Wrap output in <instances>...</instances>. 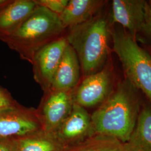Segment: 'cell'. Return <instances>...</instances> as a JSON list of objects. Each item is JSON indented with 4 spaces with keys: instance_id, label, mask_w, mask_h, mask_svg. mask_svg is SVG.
<instances>
[{
    "instance_id": "d6986e66",
    "label": "cell",
    "mask_w": 151,
    "mask_h": 151,
    "mask_svg": "<svg viewBox=\"0 0 151 151\" xmlns=\"http://www.w3.org/2000/svg\"><path fill=\"white\" fill-rule=\"evenodd\" d=\"M16 104L10 93L5 88L0 86V109L14 106Z\"/></svg>"
},
{
    "instance_id": "ac0fdd59",
    "label": "cell",
    "mask_w": 151,
    "mask_h": 151,
    "mask_svg": "<svg viewBox=\"0 0 151 151\" xmlns=\"http://www.w3.org/2000/svg\"><path fill=\"white\" fill-rule=\"evenodd\" d=\"M0 151H19V138L0 137Z\"/></svg>"
},
{
    "instance_id": "ffe728a7",
    "label": "cell",
    "mask_w": 151,
    "mask_h": 151,
    "mask_svg": "<svg viewBox=\"0 0 151 151\" xmlns=\"http://www.w3.org/2000/svg\"><path fill=\"white\" fill-rule=\"evenodd\" d=\"M142 30L151 37V2H146L145 22Z\"/></svg>"
},
{
    "instance_id": "30bf717a",
    "label": "cell",
    "mask_w": 151,
    "mask_h": 151,
    "mask_svg": "<svg viewBox=\"0 0 151 151\" xmlns=\"http://www.w3.org/2000/svg\"><path fill=\"white\" fill-rule=\"evenodd\" d=\"M146 2L143 0H113L112 22L127 29L134 37L143 27Z\"/></svg>"
},
{
    "instance_id": "5bb4252c",
    "label": "cell",
    "mask_w": 151,
    "mask_h": 151,
    "mask_svg": "<svg viewBox=\"0 0 151 151\" xmlns=\"http://www.w3.org/2000/svg\"><path fill=\"white\" fill-rule=\"evenodd\" d=\"M124 146L125 151H151V108L145 107L139 113L134 129Z\"/></svg>"
},
{
    "instance_id": "4fadbf2b",
    "label": "cell",
    "mask_w": 151,
    "mask_h": 151,
    "mask_svg": "<svg viewBox=\"0 0 151 151\" xmlns=\"http://www.w3.org/2000/svg\"><path fill=\"white\" fill-rule=\"evenodd\" d=\"M105 4L101 0H70L60 20L66 29L75 27L96 15Z\"/></svg>"
},
{
    "instance_id": "2e32d148",
    "label": "cell",
    "mask_w": 151,
    "mask_h": 151,
    "mask_svg": "<svg viewBox=\"0 0 151 151\" xmlns=\"http://www.w3.org/2000/svg\"><path fill=\"white\" fill-rule=\"evenodd\" d=\"M65 151H125L124 143L113 137L95 134Z\"/></svg>"
},
{
    "instance_id": "7c38bea8",
    "label": "cell",
    "mask_w": 151,
    "mask_h": 151,
    "mask_svg": "<svg viewBox=\"0 0 151 151\" xmlns=\"http://www.w3.org/2000/svg\"><path fill=\"white\" fill-rule=\"evenodd\" d=\"M37 6L34 0H12L0 14V40L15 32Z\"/></svg>"
},
{
    "instance_id": "8fae6325",
    "label": "cell",
    "mask_w": 151,
    "mask_h": 151,
    "mask_svg": "<svg viewBox=\"0 0 151 151\" xmlns=\"http://www.w3.org/2000/svg\"><path fill=\"white\" fill-rule=\"evenodd\" d=\"M81 70L77 54L68 44L54 73L49 90L73 91L80 82Z\"/></svg>"
},
{
    "instance_id": "44dd1931",
    "label": "cell",
    "mask_w": 151,
    "mask_h": 151,
    "mask_svg": "<svg viewBox=\"0 0 151 151\" xmlns=\"http://www.w3.org/2000/svg\"><path fill=\"white\" fill-rule=\"evenodd\" d=\"M12 0H0V14L9 5Z\"/></svg>"
},
{
    "instance_id": "ba28073f",
    "label": "cell",
    "mask_w": 151,
    "mask_h": 151,
    "mask_svg": "<svg viewBox=\"0 0 151 151\" xmlns=\"http://www.w3.org/2000/svg\"><path fill=\"white\" fill-rule=\"evenodd\" d=\"M68 45L65 35L39 49L33 57L34 78L44 92L50 88L54 73Z\"/></svg>"
},
{
    "instance_id": "9c48e42d",
    "label": "cell",
    "mask_w": 151,
    "mask_h": 151,
    "mask_svg": "<svg viewBox=\"0 0 151 151\" xmlns=\"http://www.w3.org/2000/svg\"><path fill=\"white\" fill-rule=\"evenodd\" d=\"M54 134L66 151L95 134L91 116L85 108L74 103L70 114Z\"/></svg>"
},
{
    "instance_id": "6da1fadb",
    "label": "cell",
    "mask_w": 151,
    "mask_h": 151,
    "mask_svg": "<svg viewBox=\"0 0 151 151\" xmlns=\"http://www.w3.org/2000/svg\"><path fill=\"white\" fill-rule=\"evenodd\" d=\"M139 114L135 87L125 81L91 115L94 133L113 137L125 143L134 129Z\"/></svg>"
},
{
    "instance_id": "5b68a950",
    "label": "cell",
    "mask_w": 151,
    "mask_h": 151,
    "mask_svg": "<svg viewBox=\"0 0 151 151\" xmlns=\"http://www.w3.org/2000/svg\"><path fill=\"white\" fill-rule=\"evenodd\" d=\"M113 91V76L106 68L85 76L72 91L73 103L83 108L101 105Z\"/></svg>"
},
{
    "instance_id": "8992f818",
    "label": "cell",
    "mask_w": 151,
    "mask_h": 151,
    "mask_svg": "<svg viewBox=\"0 0 151 151\" xmlns=\"http://www.w3.org/2000/svg\"><path fill=\"white\" fill-rule=\"evenodd\" d=\"M43 129L38 111L17 103L0 109V137L21 138Z\"/></svg>"
},
{
    "instance_id": "9a60e30c",
    "label": "cell",
    "mask_w": 151,
    "mask_h": 151,
    "mask_svg": "<svg viewBox=\"0 0 151 151\" xmlns=\"http://www.w3.org/2000/svg\"><path fill=\"white\" fill-rule=\"evenodd\" d=\"M54 133L40 130L19 138V151H65Z\"/></svg>"
},
{
    "instance_id": "7a4b0ae2",
    "label": "cell",
    "mask_w": 151,
    "mask_h": 151,
    "mask_svg": "<svg viewBox=\"0 0 151 151\" xmlns=\"http://www.w3.org/2000/svg\"><path fill=\"white\" fill-rule=\"evenodd\" d=\"M68 30L66 37L77 54L84 76L102 70L111 36L106 17L99 12L87 22Z\"/></svg>"
},
{
    "instance_id": "e0dca14e",
    "label": "cell",
    "mask_w": 151,
    "mask_h": 151,
    "mask_svg": "<svg viewBox=\"0 0 151 151\" xmlns=\"http://www.w3.org/2000/svg\"><path fill=\"white\" fill-rule=\"evenodd\" d=\"M34 1L38 5L43 6L60 16L64 11L69 0H34Z\"/></svg>"
},
{
    "instance_id": "3957f363",
    "label": "cell",
    "mask_w": 151,
    "mask_h": 151,
    "mask_svg": "<svg viewBox=\"0 0 151 151\" xmlns=\"http://www.w3.org/2000/svg\"><path fill=\"white\" fill-rule=\"evenodd\" d=\"M66 29L58 15L38 5L34 11L10 37L4 40L22 60L32 64L39 49L65 36Z\"/></svg>"
},
{
    "instance_id": "52a82bcc",
    "label": "cell",
    "mask_w": 151,
    "mask_h": 151,
    "mask_svg": "<svg viewBox=\"0 0 151 151\" xmlns=\"http://www.w3.org/2000/svg\"><path fill=\"white\" fill-rule=\"evenodd\" d=\"M44 93L40 109L37 111L44 131L54 133L72 110V91L48 90Z\"/></svg>"
},
{
    "instance_id": "277c9868",
    "label": "cell",
    "mask_w": 151,
    "mask_h": 151,
    "mask_svg": "<svg viewBox=\"0 0 151 151\" xmlns=\"http://www.w3.org/2000/svg\"><path fill=\"white\" fill-rule=\"evenodd\" d=\"M114 50L122 62L128 81L151 101V56L124 29L111 32Z\"/></svg>"
}]
</instances>
